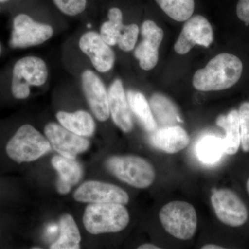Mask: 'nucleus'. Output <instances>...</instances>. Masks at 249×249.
Instances as JSON below:
<instances>
[{
	"instance_id": "1",
	"label": "nucleus",
	"mask_w": 249,
	"mask_h": 249,
	"mask_svg": "<svg viewBox=\"0 0 249 249\" xmlns=\"http://www.w3.org/2000/svg\"><path fill=\"white\" fill-rule=\"evenodd\" d=\"M243 64L233 54H219L210 60L204 68L193 76V85L201 91H221L229 89L240 80Z\"/></svg>"
},
{
	"instance_id": "2",
	"label": "nucleus",
	"mask_w": 249,
	"mask_h": 249,
	"mask_svg": "<svg viewBox=\"0 0 249 249\" xmlns=\"http://www.w3.org/2000/svg\"><path fill=\"white\" fill-rule=\"evenodd\" d=\"M50 142L29 124H22L6 142L5 153L18 164L38 160L51 150Z\"/></svg>"
},
{
	"instance_id": "3",
	"label": "nucleus",
	"mask_w": 249,
	"mask_h": 249,
	"mask_svg": "<svg viewBox=\"0 0 249 249\" xmlns=\"http://www.w3.org/2000/svg\"><path fill=\"white\" fill-rule=\"evenodd\" d=\"M128 211L123 204H91L83 215L85 229L93 235L117 232L128 225Z\"/></svg>"
},
{
	"instance_id": "4",
	"label": "nucleus",
	"mask_w": 249,
	"mask_h": 249,
	"mask_svg": "<svg viewBox=\"0 0 249 249\" xmlns=\"http://www.w3.org/2000/svg\"><path fill=\"white\" fill-rule=\"evenodd\" d=\"M106 166L116 178L134 188H146L155 179L151 163L137 156H114L108 159Z\"/></svg>"
},
{
	"instance_id": "5",
	"label": "nucleus",
	"mask_w": 249,
	"mask_h": 249,
	"mask_svg": "<svg viewBox=\"0 0 249 249\" xmlns=\"http://www.w3.org/2000/svg\"><path fill=\"white\" fill-rule=\"evenodd\" d=\"M160 219L165 230L178 240H191L197 229L196 209L186 201H171L165 205L160 209Z\"/></svg>"
},
{
	"instance_id": "6",
	"label": "nucleus",
	"mask_w": 249,
	"mask_h": 249,
	"mask_svg": "<svg viewBox=\"0 0 249 249\" xmlns=\"http://www.w3.org/2000/svg\"><path fill=\"white\" fill-rule=\"evenodd\" d=\"M48 78L45 62L36 56H27L16 62L13 70L11 93L18 100H24L30 95L31 86H41Z\"/></svg>"
},
{
	"instance_id": "7",
	"label": "nucleus",
	"mask_w": 249,
	"mask_h": 249,
	"mask_svg": "<svg viewBox=\"0 0 249 249\" xmlns=\"http://www.w3.org/2000/svg\"><path fill=\"white\" fill-rule=\"evenodd\" d=\"M53 34V29L50 25L36 22L27 14H19L14 19L10 45L12 48L22 49L41 45Z\"/></svg>"
},
{
	"instance_id": "8",
	"label": "nucleus",
	"mask_w": 249,
	"mask_h": 249,
	"mask_svg": "<svg viewBox=\"0 0 249 249\" xmlns=\"http://www.w3.org/2000/svg\"><path fill=\"white\" fill-rule=\"evenodd\" d=\"M211 204L219 220L226 225L238 227L248 219V211L242 199L229 189L215 190L211 196Z\"/></svg>"
},
{
	"instance_id": "9",
	"label": "nucleus",
	"mask_w": 249,
	"mask_h": 249,
	"mask_svg": "<svg viewBox=\"0 0 249 249\" xmlns=\"http://www.w3.org/2000/svg\"><path fill=\"white\" fill-rule=\"evenodd\" d=\"M213 41L212 26L204 16L196 15L187 19L175 43V50L178 54L184 55L195 45L208 47Z\"/></svg>"
},
{
	"instance_id": "10",
	"label": "nucleus",
	"mask_w": 249,
	"mask_h": 249,
	"mask_svg": "<svg viewBox=\"0 0 249 249\" xmlns=\"http://www.w3.org/2000/svg\"><path fill=\"white\" fill-rule=\"evenodd\" d=\"M75 200L91 204H127L129 196L120 187L97 181H87L73 194Z\"/></svg>"
},
{
	"instance_id": "11",
	"label": "nucleus",
	"mask_w": 249,
	"mask_h": 249,
	"mask_svg": "<svg viewBox=\"0 0 249 249\" xmlns=\"http://www.w3.org/2000/svg\"><path fill=\"white\" fill-rule=\"evenodd\" d=\"M45 132L54 150L67 158L76 160L78 154L89 148V142L87 139L73 133L60 124L53 123L47 124Z\"/></svg>"
},
{
	"instance_id": "12",
	"label": "nucleus",
	"mask_w": 249,
	"mask_h": 249,
	"mask_svg": "<svg viewBox=\"0 0 249 249\" xmlns=\"http://www.w3.org/2000/svg\"><path fill=\"white\" fill-rule=\"evenodd\" d=\"M142 40L134 50V55L139 60L142 70L149 71L155 68L159 61V48L164 33L155 22L146 20L142 27Z\"/></svg>"
},
{
	"instance_id": "13",
	"label": "nucleus",
	"mask_w": 249,
	"mask_h": 249,
	"mask_svg": "<svg viewBox=\"0 0 249 249\" xmlns=\"http://www.w3.org/2000/svg\"><path fill=\"white\" fill-rule=\"evenodd\" d=\"M79 47L98 71L105 73L112 69L115 54L98 33L88 31L83 34L80 39Z\"/></svg>"
},
{
	"instance_id": "14",
	"label": "nucleus",
	"mask_w": 249,
	"mask_h": 249,
	"mask_svg": "<svg viewBox=\"0 0 249 249\" xmlns=\"http://www.w3.org/2000/svg\"><path fill=\"white\" fill-rule=\"evenodd\" d=\"M82 86L91 111L98 120L107 121L109 117L108 91L102 80L91 70L82 73Z\"/></svg>"
},
{
	"instance_id": "15",
	"label": "nucleus",
	"mask_w": 249,
	"mask_h": 249,
	"mask_svg": "<svg viewBox=\"0 0 249 249\" xmlns=\"http://www.w3.org/2000/svg\"><path fill=\"white\" fill-rule=\"evenodd\" d=\"M109 113L114 124L124 132L133 128L132 116L124 93L122 82L117 79L113 82L108 91Z\"/></svg>"
},
{
	"instance_id": "16",
	"label": "nucleus",
	"mask_w": 249,
	"mask_h": 249,
	"mask_svg": "<svg viewBox=\"0 0 249 249\" xmlns=\"http://www.w3.org/2000/svg\"><path fill=\"white\" fill-rule=\"evenodd\" d=\"M150 141V143L158 150L165 153L175 154L188 146L190 137L182 127L173 125L157 129L153 132Z\"/></svg>"
},
{
	"instance_id": "17",
	"label": "nucleus",
	"mask_w": 249,
	"mask_h": 249,
	"mask_svg": "<svg viewBox=\"0 0 249 249\" xmlns=\"http://www.w3.org/2000/svg\"><path fill=\"white\" fill-rule=\"evenodd\" d=\"M56 117L62 126L80 137H91L94 132V120L87 111L80 110L73 113L58 111Z\"/></svg>"
},
{
	"instance_id": "18",
	"label": "nucleus",
	"mask_w": 249,
	"mask_h": 249,
	"mask_svg": "<svg viewBox=\"0 0 249 249\" xmlns=\"http://www.w3.org/2000/svg\"><path fill=\"white\" fill-rule=\"evenodd\" d=\"M216 123L217 125L225 131V137L223 139L224 152L227 155H235L238 151L241 145L238 111L234 109L231 111L227 115L219 116Z\"/></svg>"
},
{
	"instance_id": "19",
	"label": "nucleus",
	"mask_w": 249,
	"mask_h": 249,
	"mask_svg": "<svg viewBox=\"0 0 249 249\" xmlns=\"http://www.w3.org/2000/svg\"><path fill=\"white\" fill-rule=\"evenodd\" d=\"M150 106L156 119L162 127L177 125L181 122L178 108L173 101L164 95L155 93L150 98Z\"/></svg>"
},
{
	"instance_id": "20",
	"label": "nucleus",
	"mask_w": 249,
	"mask_h": 249,
	"mask_svg": "<svg viewBox=\"0 0 249 249\" xmlns=\"http://www.w3.org/2000/svg\"><path fill=\"white\" fill-rule=\"evenodd\" d=\"M127 100L131 109L141 123L143 128L148 132H155L157 129V124L150 104L142 93L129 91Z\"/></svg>"
},
{
	"instance_id": "21",
	"label": "nucleus",
	"mask_w": 249,
	"mask_h": 249,
	"mask_svg": "<svg viewBox=\"0 0 249 249\" xmlns=\"http://www.w3.org/2000/svg\"><path fill=\"white\" fill-rule=\"evenodd\" d=\"M60 236L51 246V249H78L81 236L73 217L65 214L60 220Z\"/></svg>"
},
{
	"instance_id": "22",
	"label": "nucleus",
	"mask_w": 249,
	"mask_h": 249,
	"mask_svg": "<svg viewBox=\"0 0 249 249\" xmlns=\"http://www.w3.org/2000/svg\"><path fill=\"white\" fill-rule=\"evenodd\" d=\"M53 168L59 174L58 181L73 186L79 182L83 177V169L78 162L62 155H56L52 159Z\"/></svg>"
},
{
	"instance_id": "23",
	"label": "nucleus",
	"mask_w": 249,
	"mask_h": 249,
	"mask_svg": "<svg viewBox=\"0 0 249 249\" xmlns=\"http://www.w3.org/2000/svg\"><path fill=\"white\" fill-rule=\"evenodd\" d=\"M224 152L223 139L214 135H206L196 145V155L201 162L212 164L220 160Z\"/></svg>"
},
{
	"instance_id": "24",
	"label": "nucleus",
	"mask_w": 249,
	"mask_h": 249,
	"mask_svg": "<svg viewBox=\"0 0 249 249\" xmlns=\"http://www.w3.org/2000/svg\"><path fill=\"white\" fill-rule=\"evenodd\" d=\"M160 9L178 22H184L193 16L194 0H155Z\"/></svg>"
},
{
	"instance_id": "25",
	"label": "nucleus",
	"mask_w": 249,
	"mask_h": 249,
	"mask_svg": "<svg viewBox=\"0 0 249 249\" xmlns=\"http://www.w3.org/2000/svg\"><path fill=\"white\" fill-rule=\"evenodd\" d=\"M108 21L103 23L101 27L100 35L108 45L114 46L117 45L124 27L122 11L119 8H111L108 11Z\"/></svg>"
},
{
	"instance_id": "26",
	"label": "nucleus",
	"mask_w": 249,
	"mask_h": 249,
	"mask_svg": "<svg viewBox=\"0 0 249 249\" xmlns=\"http://www.w3.org/2000/svg\"><path fill=\"white\" fill-rule=\"evenodd\" d=\"M139 29L135 24L124 25L121 32L117 45L119 48L124 52H130L133 50L138 40Z\"/></svg>"
},
{
	"instance_id": "27",
	"label": "nucleus",
	"mask_w": 249,
	"mask_h": 249,
	"mask_svg": "<svg viewBox=\"0 0 249 249\" xmlns=\"http://www.w3.org/2000/svg\"><path fill=\"white\" fill-rule=\"evenodd\" d=\"M238 113L241 145L244 152H249V102L242 103Z\"/></svg>"
},
{
	"instance_id": "28",
	"label": "nucleus",
	"mask_w": 249,
	"mask_h": 249,
	"mask_svg": "<svg viewBox=\"0 0 249 249\" xmlns=\"http://www.w3.org/2000/svg\"><path fill=\"white\" fill-rule=\"evenodd\" d=\"M54 4L63 14L75 16L86 9L87 0H53Z\"/></svg>"
},
{
	"instance_id": "29",
	"label": "nucleus",
	"mask_w": 249,
	"mask_h": 249,
	"mask_svg": "<svg viewBox=\"0 0 249 249\" xmlns=\"http://www.w3.org/2000/svg\"><path fill=\"white\" fill-rule=\"evenodd\" d=\"M236 13L241 21L249 25V0H239Z\"/></svg>"
},
{
	"instance_id": "30",
	"label": "nucleus",
	"mask_w": 249,
	"mask_h": 249,
	"mask_svg": "<svg viewBox=\"0 0 249 249\" xmlns=\"http://www.w3.org/2000/svg\"><path fill=\"white\" fill-rule=\"evenodd\" d=\"M139 249H160V247H157L155 245H152V244H144V245H142L139 246L138 247Z\"/></svg>"
},
{
	"instance_id": "31",
	"label": "nucleus",
	"mask_w": 249,
	"mask_h": 249,
	"mask_svg": "<svg viewBox=\"0 0 249 249\" xmlns=\"http://www.w3.org/2000/svg\"><path fill=\"white\" fill-rule=\"evenodd\" d=\"M224 247L215 245H206L201 247V249H223Z\"/></svg>"
},
{
	"instance_id": "32",
	"label": "nucleus",
	"mask_w": 249,
	"mask_h": 249,
	"mask_svg": "<svg viewBox=\"0 0 249 249\" xmlns=\"http://www.w3.org/2000/svg\"><path fill=\"white\" fill-rule=\"evenodd\" d=\"M247 191H248V193H249V178L248 179V181H247Z\"/></svg>"
},
{
	"instance_id": "33",
	"label": "nucleus",
	"mask_w": 249,
	"mask_h": 249,
	"mask_svg": "<svg viewBox=\"0 0 249 249\" xmlns=\"http://www.w3.org/2000/svg\"><path fill=\"white\" fill-rule=\"evenodd\" d=\"M9 1V0H0V2L1 3H5L6 2V1Z\"/></svg>"
},
{
	"instance_id": "34",
	"label": "nucleus",
	"mask_w": 249,
	"mask_h": 249,
	"mask_svg": "<svg viewBox=\"0 0 249 249\" xmlns=\"http://www.w3.org/2000/svg\"><path fill=\"white\" fill-rule=\"evenodd\" d=\"M1 44H0V55H1Z\"/></svg>"
}]
</instances>
